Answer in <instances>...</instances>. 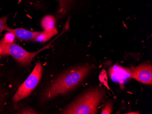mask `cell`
Here are the masks:
<instances>
[{
  "mask_svg": "<svg viewBox=\"0 0 152 114\" xmlns=\"http://www.w3.org/2000/svg\"><path fill=\"white\" fill-rule=\"evenodd\" d=\"M99 79L100 81L102 83L103 85H104L108 89H109L108 85H107V77L106 72L104 70H102L99 76Z\"/></svg>",
  "mask_w": 152,
  "mask_h": 114,
  "instance_id": "12",
  "label": "cell"
},
{
  "mask_svg": "<svg viewBox=\"0 0 152 114\" xmlns=\"http://www.w3.org/2000/svg\"><path fill=\"white\" fill-rule=\"evenodd\" d=\"M89 65L72 68L61 74L48 87L42 96L43 101L65 95L76 88L91 70Z\"/></svg>",
  "mask_w": 152,
  "mask_h": 114,
  "instance_id": "1",
  "label": "cell"
},
{
  "mask_svg": "<svg viewBox=\"0 0 152 114\" xmlns=\"http://www.w3.org/2000/svg\"><path fill=\"white\" fill-rule=\"evenodd\" d=\"M131 77L144 84H152V66L149 63H145L131 69Z\"/></svg>",
  "mask_w": 152,
  "mask_h": 114,
  "instance_id": "5",
  "label": "cell"
},
{
  "mask_svg": "<svg viewBox=\"0 0 152 114\" xmlns=\"http://www.w3.org/2000/svg\"><path fill=\"white\" fill-rule=\"evenodd\" d=\"M7 16H4L0 18V33L4 30L5 24L7 22Z\"/></svg>",
  "mask_w": 152,
  "mask_h": 114,
  "instance_id": "14",
  "label": "cell"
},
{
  "mask_svg": "<svg viewBox=\"0 0 152 114\" xmlns=\"http://www.w3.org/2000/svg\"><path fill=\"white\" fill-rule=\"evenodd\" d=\"M113 110V105L111 102H108L104 106L102 110L101 114H110Z\"/></svg>",
  "mask_w": 152,
  "mask_h": 114,
  "instance_id": "13",
  "label": "cell"
},
{
  "mask_svg": "<svg viewBox=\"0 0 152 114\" xmlns=\"http://www.w3.org/2000/svg\"><path fill=\"white\" fill-rule=\"evenodd\" d=\"M57 33L58 30L55 28L51 29L44 30L43 31L38 32L33 41L44 43L51 39L53 36L57 34Z\"/></svg>",
  "mask_w": 152,
  "mask_h": 114,
  "instance_id": "8",
  "label": "cell"
},
{
  "mask_svg": "<svg viewBox=\"0 0 152 114\" xmlns=\"http://www.w3.org/2000/svg\"><path fill=\"white\" fill-rule=\"evenodd\" d=\"M43 49L44 48L36 52H30L13 42L0 47V56L10 55L20 65L27 66L30 64L33 58Z\"/></svg>",
  "mask_w": 152,
  "mask_h": 114,
  "instance_id": "4",
  "label": "cell"
},
{
  "mask_svg": "<svg viewBox=\"0 0 152 114\" xmlns=\"http://www.w3.org/2000/svg\"><path fill=\"white\" fill-rule=\"evenodd\" d=\"M42 74V65L40 62H37L30 75L14 96L12 98L14 102H17L31 95L40 82Z\"/></svg>",
  "mask_w": 152,
  "mask_h": 114,
  "instance_id": "3",
  "label": "cell"
},
{
  "mask_svg": "<svg viewBox=\"0 0 152 114\" xmlns=\"http://www.w3.org/2000/svg\"><path fill=\"white\" fill-rule=\"evenodd\" d=\"M131 69L125 68L119 65H114L109 70V75L113 81L124 85L131 77Z\"/></svg>",
  "mask_w": 152,
  "mask_h": 114,
  "instance_id": "6",
  "label": "cell"
},
{
  "mask_svg": "<svg viewBox=\"0 0 152 114\" xmlns=\"http://www.w3.org/2000/svg\"><path fill=\"white\" fill-rule=\"evenodd\" d=\"M104 95V90L99 87L90 89L67 106L61 114H96Z\"/></svg>",
  "mask_w": 152,
  "mask_h": 114,
  "instance_id": "2",
  "label": "cell"
},
{
  "mask_svg": "<svg viewBox=\"0 0 152 114\" xmlns=\"http://www.w3.org/2000/svg\"><path fill=\"white\" fill-rule=\"evenodd\" d=\"M56 24V20L52 15H46L41 20V25L43 29L48 30L53 28Z\"/></svg>",
  "mask_w": 152,
  "mask_h": 114,
  "instance_id": "9",
  "label": "cell"
},
{
  "mask_svg": "<svg viewBox=\"0 0 152 114\" xmlns=\"http://www.w3.org/2000/svg\"><path fill=\"white\" fill-rule=\"evenodd\" d=\"M127 114H139L138 112H131V113H127Z\"/></svg>",
  "mask_w": 152,
  "mask_h": 114,
  "instance_id": "15",
  "label": "cell"
},
{
  "mask_svg": "<svg viewBox=\"0 0 152 114\" xmlns=\"http://www.w3.org/2000/svg\"><path fill=\"white\" fill-rule=\"evenodd\" d=\"M59 12L64 14L66 12L69 6L70 5L72 0H58Z\"/></svg>",
  "mask_w": 152,
  "mask_h": 114,
  "instance_id": "11",
  "label": "cell"
},
{
  "mask_svg": "<svg viewBox=\"0 0 152 114\" xmlns=\"http://www.w3.org/2000/svg\"><path fill=\"white\" fill-rule=\"evenodd\" d=\"M15 38L16 37H15V35L12 32H11V31L7 32L4 35L3 38L0 41V47L2 46L7 45V44L13 43Z\"/></svg>",
  "mask_w": 152,
  "mask_h": 114,
  "instance_id": "10",
  "label": "cell"
},
{
  "mask_svg": "<svg viewBox=\"0 0 152 114\" xmlns=\"http://www.w3.org/2000/svg\"><path fill=\"white\" fill-rule=\"evenodd\" d=\"M4 30L13 33L15 37L20 40H34L38 32H33L23 28L11 29L5 26Z\"/></svg>",
  "mask_w": 152,
  "mask_h": 114,
  "instance_id": "7",
  "label": "cell"
}]
</instances>
